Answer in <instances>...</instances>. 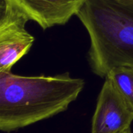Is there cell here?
<instances>
[{
	"instance_id": "1",
	"label": "cell",
	"mask_w": 133,
	"mask_h": 133,
	"mask_svg": "<svg viewBox=\"0 0 133 133\" xmlns=\"http://www.w3.org/2000/svg\"><path fill=\"white\" fill-rule=\"evenodd\" d=\"M85 81L69 72L23 76L0 72V130L9 133L65 111Z\"/></svg>"
},
{
	"instance_id": "2",
	"label": "cell",
	"mask_w": 133,
	"mask_h": 133,
	"mask_svg": "<svg viewBox=\"0 0 133 133\" xmlns=\"http://www.w3.org/2000/svg\"><path fill=\"white\" fill-rule=\"evenodd\" d=\"M76 16L90 40L92 72L105 78L118 67H133V5L115 0H87Z\"/></svg>"
},
{
	"instance_id": "3",
	"label": "cell",
	"mask_w": 133,
	"mask_h": 133,
	"mask_svg": "<svg viewBox=\"0 0 133 133\" xmlns=\"http://www.w3.org/2000/svg\"><path fill=\"white\" fill-rule=\"evenodd\" d=\"M28 19L10 5L1 2L0 72H9L12 66L30 50L34 37L25 25Z\"/></svg>"
},
{
	"instance_id": "4",
	"label": "cell",
	"mask_w": 133,
	"mask_h": 133,
	"mask_svg": "<svg viewBox=\"0 0 133 133\" xmlns=\"http://www.w3.org/2000/svg\"><path fill=\"white\" fill-rule=\"evenodd\" d=\"M133 109L107 78L97 97L91 133H119L131 128Z\"/></svg>"
},
{
	"instance_id": "5",
	"label": "cell",
	"mask_w": 133,
	"mask_h": 133,
	"mask_svg": "<svg viewBox=\"0 0 133 133\" xmlns=\"http://www.w3.org/2000/svg\"><path fill=\"white\" fill-rule=\"evenodd\" d=\"M87 0H2L43 30L64 25L76 16Z\"/></svg>"
},
{
	"instance_id": "6",
	"label": "cell",
	"mask_w": 133,
	"mask_h": 133,
	"mask_svg": "<svg viewBox=\"0 0 133 133\" xmlns=\"http://www.w3.org/2000/svg\"><path fill=\"white\" fill-rule=\"evenodd\" d=\"M108 79L133 109V67H118L105 77Z\"/></svg>"
},
{
	"instance_id": "7",
	"label": "cell",
	"mask_w": 133,
	"mask_h": 133,
	"mask_svg": "<svg viewBox=\"0 0 133 133\" xmlns=\"http://www.w3.org/2000/svg\"><path fill=\"white\" fill-rule=\"evenodd\" d=\"M117 2L124 3V4H127V5H133V0H115Z\"/></svg>"
},
{
	"instance_id": "8",
	"label": "cell",
	"mask_w": 133,
	"mask_h": 133,
	"mask_svg": "<svg viewBox=\"0 0 133 133\" xmlns=\"http://www.w3.org/2000/svg\"><path fill=\"white\" fill-rule=\"evenodd\" d=\"M119 133H132V132L131 130V128H129V129H126V130H125V131H123V132Z\"/></svg>"
}]
</instances>
